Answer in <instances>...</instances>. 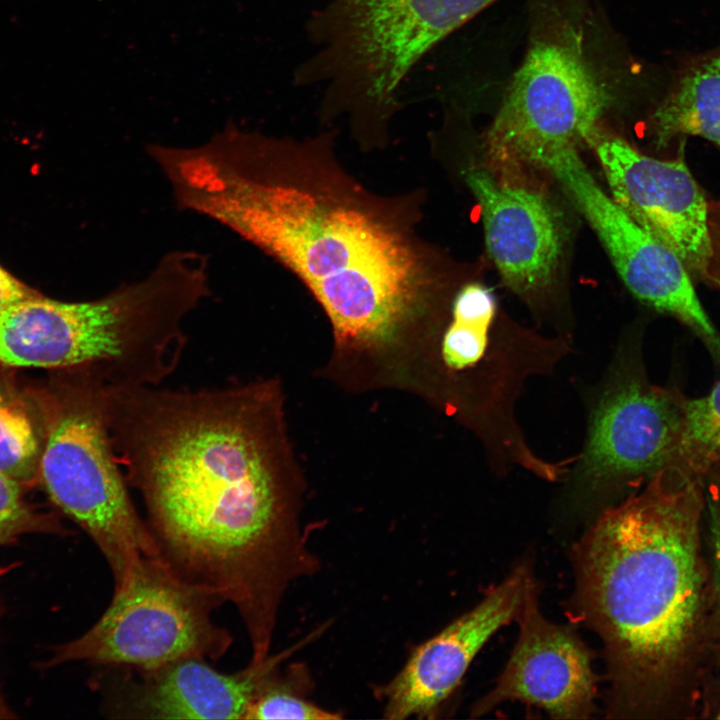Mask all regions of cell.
I'll return each instance as SVG.
<instances>
[{"label": "cell", "mask_w": 720, "mask_h": 720, "mask_svg": "<svg viewBox=\"0 0 720 720\" xmlns=\"http://www.w3.org/2000/svg\"><path fill=\"white\" fill-rule=\"evenodd\" d=\"M274 381L171 390L108 385L116 458L161 559L236 609L251 649H270L283 597L320 569Z\"/></svg>", "instance_id": "1"}, {"label": "cell", "mask_w": 720, "mask_h": 720, "mask_svg": "<svg viewBox=\"0 0 720 720\" xmlns=\"http://www.w3.org/2000/svg\"><path fill=\"white\" fill-rule=\"evenodd\" d=\"M175 196L295 273L343 345L388 342L435 291L431 265L400 225L361 199L289 176L272 139L231 130L195 147Z\"/></svg>", "instance_id": "2"}, {"label": "cell", "mask_w": 720, "mask_h": 720, "mask_svg": "<svg viewBox=\"0 0 720 720\" xmlns=\"http://www.w3.org/2000/svg\"><path fill=\"white\" fill-rule=\"evenodd\" d=\"M702 476L672 464L574 545L573 614L601 638L609 717L644 705L679 659L700 601Z\"/></svg>", "instance_id": "3"}, {"label": "cell", "mask_w": 720, "mask_h": 720, "mask_svg": "<svg viewBox=\"0 0 720 720\" xmlns=\"http://www.w3.org/2000/svg\"><path fill=\"white\" fill-rule=\"evenodd\" d=\"M210 295L207 258L168 253L142 280L94 300L38 295L0 314V362L93 369L108 385L159 386L177 368L186 318Z\"/></svg>", "instance_id": "4"}, {"label": "cell", "mask_w": 720, "mask_h": 720, "mask_svg": "<svg viewBox=\"0 0 720 720\" xmlns=\"http://www.w3.org/2000/svg\"><path fill=\"white\" fill-rule=\"evenodd\" d=\"M107 385L99 372L77 369L58 389L39 474L54 504L97 546L119 590L143 559L160 555L116 458Z\"/></svg>", "instance_id": "5"}, {"label": "cell", "mask_w": 720, "mask_h": 720, "mask_svg": "<svg viewBox=\"0 0 720 720\" xmlns=\"http://www.w3.org/2000/svg\"><path fill=\"white\" fill-rule=\"evenodd\" d=\"M225 603L218 593L182 580L161 557L145 558L95 624L61 645L51 663L151 669L191 657L217 661L234 641L213 619Z\"/></svg>", "instance_id": "6"}, {"label": "cell", "mask_w": 720, "mask_h": 720, "mask_svg": "<svg viewBox=\"0 0 720 720\" xmlns=\"http://www.w3.org/2000/svg\"><path fill=\"white\" fill-rule=\"evenodd\" d=\"M607 95L585 57L580 32L565 21L534 32L486 135L497 165H537L555 147L588 141Z\"/></svg>", "instance_id": "7"}, {"label": "cell", "mask_w": 720, "mask_h": 720, "mask_svg": "<svg viewBox=\"0 0 720 720\" xmlns=\"http://www.w3.org/2000/svg\"><path fill=\"white\" fill-rule=\"evenodd\" d=\"M685 399L650 383L639 362L622 352L591 411L575 485L591 494L616 493L675 464Z\"/></svg>", "instance_id": "8"}, {"label": "cell", "mask_w": 720, "mask_h": 720, "mask_svg": "<svg viewBox=\"0 0 720 720\" xmlns=\"http://www.w3.org/2000/svg\"><path fill=\"white\" fill-rule=\"evenodd\" d=\"M538 166L554 176L585 217L631 293L689 326L720 358V336L697 297L685 263L598 185L576 146L550 149Z\"/></svg>", "instance_id": "9"}, {"label": "cell", "mask_w": 720, "mask_h": 720, "mask_svg": "<svg viewBox=\"0 0 720 720\" xmlns=\"http://www.w3.org/2000/svg\"><path fill=\"white\" fill-rule=\"evenodd\" d=\"M321 634L225 673L201 658L151 669L103 667L102 710L114 719H244L259 687L278 666Z\"/></svg>", "instance_id": "10"}, {"label": "cell", "mask_w": 720, "mask_h": 720, "mask_svg": "<svg viewBox=\"0 0 720 720\" xmlns=\"http://www.w3.org/2000/svg\"><path fill=\"white\" fill-rule=\"evenodd\" d=\"M587 143L614 200L674 250L689 271L706 276L713 255L707 203L683 159L645 155L599 128Z\"/></svg>", "instance_id": "11"}, {"label": "cell", "mask_w": 720, "mask_h": 720, "mask_svg": "<svg viewBox=\"0 0 720 720\" xmlns=\"http://www.w3.org/2000/svg\"><path fill=\"white\" fill-rule=\"evenodd\" d=\"M534 583L530 568L517 566L472 609L418 645L400 671L377 688L383 717L435 718L485 643L517 619Z\"/></svg>", "instance_id": "12"}, {"label": "cell", "mask_w": 720, "mask_h": 720, "mask_svg": "<svg viewBox=\"0 0 720 720\" xmlns=\"http://www.w3.org/2000/svg\"><path fill=\"white\" fill-rule=\"evenodd\" d=\"M516 620L519 635L511 656L471 714L482 716L503 702L519 701L554 719L589 718L596 691L590 652L575 632L542 615L536 583Z\"/></svg>", "instance_id": "13"}, {"label": "cell", "mask_w": 720, "mask_h": 720, "mask_svg": "<svg viewBox=\"0 0 720 720\" xmlns=\"http://www.w3.org/2000/svg\"><path fill=\"white\" fill-rule=\"evenodd\" d=\"M466 182L479 203L485 243L504 284L526 300L550 290L564 248L558 211L540 192L470 169Z\"/></svg>", "instance_id": "14"}, {"label": "cell", "mask_w": 720, "mask_h": 720, "mask_svg": "<svg viewBox=\"0 0 720 720\" xmlns=\"http://www.w3.org/2000/svg\"><path fill=\"white\" fill-rule=\"evenodd\" d=\"M650 124L659 145L678 136H698L720 148V46L678 65Z\"/></svg>", "instance_id": "15"}, {"label": "cell", "mask_w": 720, "mask_h": 720, "mask_svg": "<svg viewBox=\"0 0 720 720\" xmlns=\"http://www.w3.org/2000/svg\"><path fill=\"white\" fill-rule=\"evenodd\" d=\"M314 680L304 663L280 665L266 677L248 709L245 720H327L340 719L338 712L327 710L309 697Z\"/></svg>", "instance_id": "16"}, {"label": "cell", "mask_w": 720, "mask_h": 720, "mask_svg": "<svg viewBox=\"0 0 720 720\" xmlns=\"http://www.w3.org/2000/svg\"><path fill=\"white\" fill-rule=\"evenodd\" d=\"M43 442L24 403L0 374V471L20 484L39 473Z\"/></svg>", "instance_id": "17"}, {"label": "cell", "mask_w": 720, "mask_h": 720, "mask_svg": "<svg viewBox=\"0 0 720 720\" xmlns=\"http://www.w3.org/2000/svg\"><path fill=\"white\" fill-rule=\"evenodd\" d=\"M720 463V380L697 399H685L675 464L699 476Z\"/></svg>", "instance_id": "18"}, {"label": "cell", "mask_w": 720, "mask_h": 720, "mask_svg": "<svg viewBox=\"0 0 720 720\" xmlns=\"http://www.w3.org/2000/svg\"><path fill=\"white\" fill-rule=\"evenodd\" d=\"M20 483L0 471V545L34 528L21 496Z\"/></svg>", "instance_id": "19"}, {"label": "cell", "mask_w": 720, "mask_h": 720, "mask_svg": "<svg viewBox=\"0 0 720 720\" xmlns=\"http://www.w3.org/2000/svg\"><path fill=\"white\" fill-rule=\"evenodd\" d=\"M38 294V291L22 282L0 265V314Z\"/></svg>", "instance_id": "20"}, {"label": "cell", "mask_w": 720, "mask_h": 720, "mask_svg": "<svg viewBox=\"0 0 720 720\" xmlns=\"http://www.w3.org/2000/svg\"><path fill=\"white\" fill-rule=\"evenodd\" d=\"M709 517L710 531L713 546V556L716 572L717 588L720 597V486L711 483L706 497Z\"/></svg>", "instance_id": "21"}, {"label": "cell", "mask_w": 720, "mask_h": 720, "mask_svg": "<svg viewBox=\"0 0 720 720\" xmlns=\"http://www.w3.org/2000/svg\"><path fill=\"white\" fill-rule=\"evenodd\" d=\"M12 717H13V715L11 714L7 705L5 704L3 697L1 695V692H0V719H7V718H12Z\"/></svg>", "instance_id": "22"}, {"label": "cell", "mask_w": 720, "mask_h": 720, "mask_svg": "<svg viewBox=\"0 0 720 720\" xmlns=\"http://www.w3.org/2000/svg\"><path fill=\"white\" fill-rule=\"evenodd\" d=\"M707 474L710 475L714 483L720 486V463L712 467Z\"/></svg>", "instance_id": "23"}, {"label": "cell", "mask_w": 720, "mask_h": 720, "mask_svg": "<svg viewBox=\"0 0 720 720\" xmlns=\"http://www.w3.org/2000/svg\"><path fill=\"white\" fill-rule=\"evenodd\" d=\"M717 718L720 719V709H719V713H718V715H717Z\"/></svg>", "instance_id": "24"}, {"label": "cell", "mask_w": 720, "mask_h": 720, "mask_svg": "<svg viewBox=\"0 0 720 720\" xmlns=\"http://www.w3.org/2000/svg\"><path fill=\"white\" fill-rule=\"evenodd\" d=\"M719 285H720V280H719Z\"/></svg>", "instance_id": "25"}]
</instances>
